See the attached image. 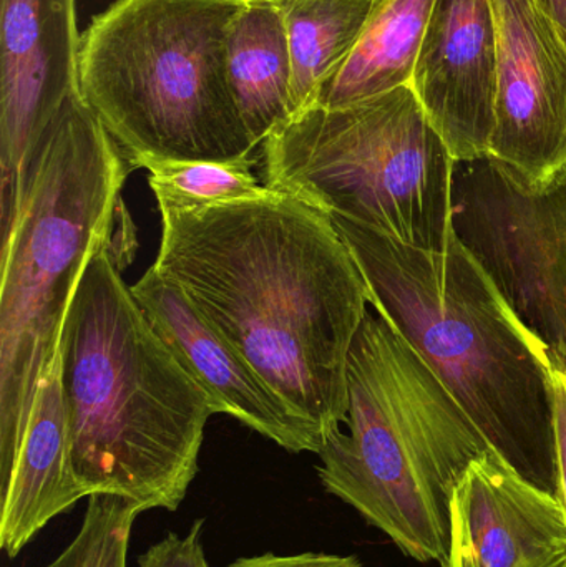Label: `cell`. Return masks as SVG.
I'll use <instances>...</instances> for the list:
<instances>
[{"label": "cell", "instance_id": "14", "mask_svg": "<svg viewBox=\"0 0 566 567\" xmlns=\"http://www.w3.org/2000/svg\"><path fill=\"white\" fill-rule=\"evenodd\" d=\"M82 498L72 468L59 347L40 380L19 443L0 458V548L16 558L52 519Z\"/></svg>", "mask_w": 566, "mask_h": 567}, {"label": "cell", "instance_id": "1", "mask_svg": "<svg viewBox=\"0 0 566 567\" xmlns=\"http://www.w3.org/2000/svg\"><path fill=\"white\" fill-rule=\"evenodd\" d=\"M153 268L326 442L348 419L352 343L369 290L325 213L269 189L198 209H163Z\"/></svg>", "mask_w": 566, "mask_h": 567}, {"label": "cell", "instance_id": "2", "mask_svg": "<svg viewBox=\"0 0 566 567\" xmlns=\"http://www.w3.org/2000/svg\"><path fill=\"white\" fill-rule=\"evenodd\" d=\"M110 241L86 265L60 339L73 475L85 498L176 512L222 412L136 302Z\"/></svg>", "mask_w": 566, "mask_h": 567}, {"label": "cell", "instance_id": "3", "mask_svg": "<svg viewBox=\"0 0 566 567\" xmlns=\"http://www.w3.org/2000/svg\"><path fill=\"white\" fill-rule=\"evenodd\" d=\"M369 303L428 363L518 475L557 496L555 390L548 349L457 235L442 251L412 248L344 218Z\"/></svg>", "mask_w": 566, "mask_h": 567}, {"label": "cell", "instance_id": "17", "mask_svg": "<svg viewBox=\"0 0 566 567\" xmlns=\"http://www.w3.org/2000/svg\"><path fill=\"white\" fill-rule=\"evenodd\" d=\"M285 23L292 59V115L308 109L344 62L378 0H271Z\"/></svg>", "mask_w": 566, "mask_h": 567}, {"label": "cell", "instance_id": "19", "mask_svg": "<svg viewBox=\"0 0 566 567\" xmlns=\"http://www.w3.org/2000/svg\"><path fill=\"white\" fill-rule=\"evenodd\" d=\"M142 513L120 496H89L75 538L45 567H128L133 525Z\"/></svg>", "mask_w": 566, "mask_h": 567}, {"label": "cell", "instance_id": "6", "mask_svg": "<svg viewBox=\"0 0 566 567\" xmlns=\"http://www.w3.org/2000/svg\"><path fill=\"white\" fill-rule=\"evenodd\" d=\"M245 0H116L82 33L80 95L126 159H258L226 35Z\"/></svg>", "mask_w": 566, "mask_h": 567}, {"label": "cell", "instance_id": "16", "mask_svg": "<svg viewBox=\"0 0 566 567\" xmlns=\"http://www.w3.org/2000/svg\"><path fill=\"white\" fill-rule=\"evenodd\" d=\"M435 0H378L344 62L309 106L352 105L411 85Z\"/></svg>", "mask_w": 566, "mask_h": 567}, {"label": "cell", "instance_id": "7", "mask_svg": "<svg viewBox=\"0 0 566 567\" xmlns=\"http://www.w3.org/2000/svg\"><path fill=\"white\" fill-rule=\"evenodd\" d=\"M263 185L329 218L412 248L454 238L455 162L411 85L326 109L308 106L261 145Z\"/></svg>", "mask_w": 566, "mask_h": 567}, {"label": "cell", "instance_id": "13", "mask_svg": "<svg viewBox=\"0 0 566 567\" xmlns=\"http://www.w3.org/2000/svg\"><path fill=\"white\" fill-rule=\"evenodd\" d=\"M441 567H566L560 499L488 449L452 493L449 548Z\"/></svg>", "mask_w": 566, "mask_h": 567}, {"label": "cell", "instance_id": "20", "mask_svg": "<svg viewBox=\"0 0 566 567\" xmlns=\"http://www.w3.org/2000/svg\"><path fill=\"white\" fill-rule=\"evenodd\" d=\"M205 519H196L186 535L168 533L150 546L138 559L140 567H209L203 546Z\"/></svg>", "mask_w": 566, "mask_h": 567}, {"label": "cell", "instance_id": "23", "mask_svg": "<svg viewBox=\"0 0 566 567\" xmlns=\"http://www.w3.org/2000/svg\"><path fill=\"white\" fill-rule=\"evenodd\" d=\"M566 37V0H537Z\"/></svg>", "mask_w": 566, "mask_h": 567}, {"label": "cell", "instance_id": "4", "mask_svg": "<svg viewBox=\"0 0 566 567\" xmlns=\"http://www.w3.org/2000/svg\"><path fill=\"white\" fill-rule=\"evenodd\" d=\"M346 432L319 452V482L418 563L449 548L451 498L491 446L411 343L369 312L352 343Z\"/></svg>", "mask_w": 566, "mask_h": 567}, {"label": "cell", "instance_id": "11", "mask_svg": "<svg viewBox=\"0 0 566 567\" xmlns=\"http://www.w3.org/2000/svg\"><path fill=\"white\" fill-rule=\"evenodd\" d=\"M411 89L455 162L491 155L497 100L492 0H435Z\"/></svg>", "mask_w": 566, "mask_h": 567}, {"label": "cell", "instance_id": "5", "mask_svg": "<svg viewBox=\"0 0 566 567\" xmlns=\"http://www.w3.org/2000/svg\"><path fill=\"white\" fill-rule=\"evenodd\" d=\"M130 169L80 90L70 95L40 143L19 218L0 243V458L29 423L86 265L112 239Z\"/></svg>", "mask_w": 566, "mask_h": 567}, {"label": "cell", "instance_id": "12", "mask_svg": "<svg viewBox=\"0 0 566 567\" xmlns=\"http://www.w3.org/2000/svg\"><path fill=\"white\" fill-rule=\"evenodd\" d=\"M132 292L159 337L218 403L219 412L286 452L319 455L326 439L318 426L295 412L268 385L175 282L152 266L132 286Z\"/></svg>", "mask_w": 566, "mask_h": 567}, {"label": "cell", "instance_id": "22", "mask_svg": "<svg viewBox=\"0 0 566 567\" xmlns=\"http://www.w3.org/2000/svg\"><path fill=\"white\" fill-rule=\"evenodd\" d=\"M228 567H366L356 556L325 555V553H301V555H275L236 559Z\"/></svg>", "mask_w": 566, "mask_h": 567}, {"label": "cell", "instance_id": "21", "mask_svg": "<svg viewBox=\"0 0 566 567\" xmlns=\"http://www.w3.org/2000/svg\"><path fill=\"white\" fill-rule=\"evenodd\" d=\"M555 390V435H557L558 493L566 513V355L548 350Z\"/></svg>", "mask_w": 566, "mask_h": 567}, {"label": "cell", "instance_id": "15", "mask_svg": "<svg viewBox=\"0 0 566 567\" xmlns=\"http://www.w3.org/2000/svg\"><path fill=\"white\" fill-rule=\"evenodd\" d=\"M229 85L256 145L292 116V59L271 0H245L226 35Z\"/></svg>", "mask_w": 566, "mask_h": 567}, {"label": "cell", "instance_id": "8", "mask_svg": "<svg viewBox=\"0 0 566 567\" xmlns=\"http://www.w3.org/2000/svg\"><path fill=\"white\" fill-rule=\"evenodd\" d=\"M454 231L522 322L566 355V166L532 185L491 156L457 163Z\"/></svg>", "mask_w": 566, "mask_h": 567}, {"label": "cell", "instance_id": "18", "mask_svg": "<svg viewBox=\"0 0 566 567\" xmlns=\"http://www.w3.org/2000/svg\"><path fill=\"white\" fill-rule=\"evenodd\" d=\"M245 162H182V159L138 158L130 168L150 173V188L163 209H198L223 203L265 196L269 192L253 166Z\"/></svg>", "mask_w": 566, "mask_h": 567}, {"label": "cell", "instance_id": "9", "mask_svg": "<svg viewBox=\"0 0 566 567\" xmlns=\"http://www.w3.org/2000/svg\"><path fill=\"white\" fill-rule=\"evenodd\" d=\"M75 0H0V231H12L40 143L79 92Z\"/></svg>", "mask_w": 566, "mask_h": 567}, {"label": "cell", "instance_id": "10", "mask_svg": "<svg viewBox=\"0 0 566 567\" xmlns=\"http://www.w3.org/2000/svg\"><path fill=\"white\" fill-rule=\"evenodd\" d=\"M497 100L491 158L532 185L566 166V37L537 0H492Z\"/></svg>", "mask_w": 566, "mask_h": 567}]
</instances>
